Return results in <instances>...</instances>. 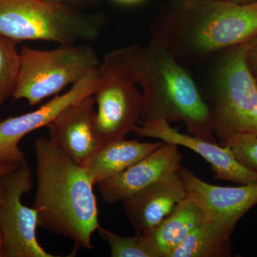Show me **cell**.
<instances>
[{
	"mask_svg": "<svg viewBox=\"0 0 257 257\" xmlns=\"http://www.w3.org/2000/svg\"><path fill=\"white\" fill-rule=\"evenodd\" d=\"M35 149L37 184L33 208L38 226L72 240L77 247L92 249V235L100 225L90 176L49 139H37Z\"/></svg>",
	"mask_w": 257,
	"mask_h": 257,
	"instance_id": "6da1fadb",
	"label": "cell"
},
{
	"mask_svg": "<svg viewBox=\"0 0 257 257\" xmlns=\"http://www.w3.org/2000/svg\"><path fill=\"white\" fill-rule=\"evenodd\" d=\"M125 63L143 88L141 121H182L193 136L217 143L210 108L179 59L154 37L147 46L121 48Z\"/></svg>",
	"mask_w": 257,
	"mask_h": 257,
	"instance_id": "7a4b0ae2",
	"label": "cell"
},
{
	"mask_svg": "<svg viewBox=\"0 0 257 257\" xmlns=\"http://www.w3.org/2000/svg\"><path fill=\"white\" fill-rule=\"evenodd\" d=\"M176 1L175 10L155 38L177 59H201L246 43L257 36V3Z\"/></svg>",
	"mask_w": 257,
	"mask_h": 257,
	"instance_id": "3957f363",
	"label": "cell"
},
{
	"mask_svg": "<svg viewBox=\"0 0 257 257\" xmlns=\"http://www.w3.org/2000/svg\"><path fill=\"white\" fill-rule=\"evenodd\" d=\"M102 23L70 5L47 0H0V35L13 41L59 45L95 40Z\"/></svg>",
	"mask_w": 257,
	"mask_h": 257,
	"instance_id": "277c9868",
	"label": "cell"
},
{
	"mask_svg": "<svg viewBox=\"0 0 257 257\" xmlns=\"http://www.w3.org/2000/svg\"><path fill=\"white\" fill-rule=\"evenodd\" d=\"M20 55L13 97L25 99L31 106L73 85L100 64L95 50L84 43L60 45L50 50L25 46Z\"/></svg>",
	"mask_w": 257,
	"mask_h": 257,
	"instance_id": "5b68a950",
	"label": "cell"
},
{
	"mask_svg": "<svg viewBox=\"0 0 257 257\" xmlns=\"http://www.w3.org/2000/svg\"><path fill=\"white\" fill-rule=\"evenodd\" d=\"M246 47L247 42L224 50L216 69L209 108L220 143L238 134L257 137V81L246 65Z\"/></svg>",
	"mask_w": 257,
	"mask_h": 257,
	"instance_id": "8992f818",
	"label": "cell"
},
{
	"mask_svg": "<svg viewBox=\"0 0 257 257\" xmlns=\"http://www.w3.org/2000/svg\"><path fill=\"white\" fill-rule=\"evenodd\" d=\"M125 63L122 50L106 54L98 67L96 127L103 146L126 138L141 121L143 94Z\"/></svg>",
	"mask_w": 257,
	"mask_h": 257,
	"instance_id": "52a82bcc",
	"label": "cell"
},
{
	"mask_svg": "<svg viewBox=\"0 0 257 257\" xmlns=\"http://www.w3.org/2000/svg\"><path fill=\"white\" fill-rule=\"evenodd\" d=\"M0 207V257H55L37 239L38 214L24 205L22 198L32 188V170L28 162L3 176Z\"/></svg>",
	"mask_w": 257,
	"mask_h": 257,
	"instance_id": "ba28073f",
	"label": "cell"
},
{
	"mask_svg": "<svg viewBox=\"0 0 257 257\" xmlns=\"http://www.w3.org/2000/svg\"><path fill=\"white\" fill-rule=\"evenodd\" d=\"M97 85L96 69L72 85L67 92L55 96L38 109L0 121V163L21 165L27 162L19 147L20 142L32 132L47 126L67 106L94 95Z\"/></svg>",
	"mask_w": 257,
	"mask_h": 257,
	"instance_id": "9c48e42d",
	"label": "cell"
},
{
	"mask_svg": "<svg viewBox=\"0 0 257 257\" xmlns=\"http://www.w3.org/2000/svg\"><path fill=\"white\" fill-rule=\"evenodd\" d=\"M180 175L187 197L202 210L205 219L231 236L240 219L257 204V184L221 187L204 182L182 167Z\"/></svg>",
	"mask_w": 257,
	"mask_h": 257,
	"instance_id": "30bf717a",
	"label": "cell"
},
{
	"mask_svg": "<svg viewBox=\"0 0 257 257\" xmlns=\"http://www.w3.org/2000/svg\"><path fill=\"white\" fill-rule=\"evenodd\" d=\"M135 133L143 138L157 139L190 149L211 165L214 178L218 180L239 184H257V172L241 165L228 147L179 133L166 120L141 121Z\"/></svg>",
	"mask_w": 257,
	"mask_h": 257,
	"instance_id": "8fae6325",
	"label": "cell"
},
{
	"mask_svg": "<svg viewBox=\"0 0 257 257\" xmlns=\"http://www.w3.org/2000/svg\"><path fill=\"white\" fill-rule=\"evenodd\" d=\"M47 127L49 140L79 165H84L103 147L96 127L94 95L67 106Z\"/></svg>",
	"mask_w": 257,
	"mask_h": 257,
	"instance_id": "7c38bea8",
	"label": "cell"
},
{
	"mask_svg": "<svg viewBox=\"0 0 257 257\" xmlns=\"http://www.w3.org/2000/svg\"><path fill=\"white\" fill-rule=\"evenodd\" d=\"M182 160L177 145L163 143L119 175L98 184L99 194L107 204L123 202L165 176L181 170Z\"/></svg>",
	"mask_w": 257,
	"mask_h": 257,
	"instance_id": "4fadbf2b",
	"label": "cell"
},
{
	"mask_svg": "<svg viewBox=\"0 0 257 257\" xmlns=\"http://www.w3.org/2000/svg\"><path fill=\"white\" fill-rule=\"evenodd\" d=\"M187 197L179 170L165 176L123 202L130 222L138 233H144L163 220Z\"/></svg>",
	"mask_w": 257,
	"mask_h": 257,
	"instance_id": "5bb4252c",
	"label": "cell"
},
{
	"mask_svg": "<svg viewBox=\"0 0 257 257\" xmlns=\"http://www.w3.org/2000/svg\"><path fill=\"white\" fill-rule=\"evenodd\" d=\"M205 219L197 204L187 197L163 220L142 234L155 257H170L193 230Z\"/></svg>",
	"mask_w": 257,
	"mask_h": 257,
	"instance_id": "9a60e30c",
	"label": "cell"
},
{
	"mask_svg": "<svg viewBox=\"0 0 257 257\" xmlns=\"http://www.w3.org/2000/svg\"><path fill=\"white\" fill-rule=\"evenodd\" d=\"M162 144L123 139L101 147L82 166L95 185L119 175Z\"/></svg>",
	"mask_w": 257,
	"mask_h": 257,
	"instance_id": "2e32d148",
	"label": "cell"
},
{
	"mask_svg": "<svg viewBox=\"0 0 257 257\" xmlns=\"http://www.w3.org/2000/svg\"><path fill=\"white\" fill-rule=\"evenodd\" d=\"M231 236L205 219L198 225L170 257H229Z\"/></svg>",
	"mask_w": 257,
	"mask_h": 257,
	"instance_id": "e0dca14e",
	"label": "cell"
},
{
	"mask_svg": "<svg viewBox=\"0 0 257 257\" xmlns=\"http://www.w3.org/2000/svg\"><path fill=\"white\" fill-rule=\"evenodd\" d=\"M18 42L0 35V106L13 96L20 68Z\"/></svg>",
	"mask_w": 257,
	"mask_h": 257,
	"instance_id": "ac0fdd59",
	"label": "cell"
},
{
	"mask_svg": "<svg viewBox=\"0 0 257 257\" xmlns=\"http://www.w3.org/2000/svg\"><path fill=\"white\" fill-rule=\"evenodd\" d=\"M101 239L108 243L111 257H155L142 233L124 236L99 226Z\"/></svg>",
	"mask_w": 257,
	"mask_h": 257,
	"instance_id": "d6986e66",
	"label": "cell"
},
{
	"mask_svg": "<svg viewBox=\"0 0 257 257\" xmlns=\"http://www.w3.org/2000/svg\"><path fill=\"white\" fill-rule=\"evenodd\" d=\"M231 150L243 167L257 172V137L248 133L238 134L220 143Z\"/></svg>",
	"mask_w": 257,
	"mask_h": 257,
	"instance_id": "ffe728a7",
	"label": "cell"
},
{
	"mask_svg": "<svg viewBox=\"0 0 257 257\" xmlns=\"http://www.w3.org/2000/svg\"><path fill=\"white\" fill-rule=\"evenodd\" d=\"M246 62L250 72L257 81V36L247 42Z\"/></svg>",
	"mask_w": 257,
	"mask_h": 257,
	"instance_id": "44dd1931",
	"label": "cell"
},
{
	"mask_svg": "<svg viewBox=\"0 0 257 257\" xmlns=\"http://www.w3.org/2000/svg\"><path fill=\"white\" fill-rule=\"evenodd\" d=\"M20 165H8V164L0 163V177L7 175L12 171L15 170Z\"/></svg>",
	"mask_w": 257,
	"mask_h": 257,
	"instance_id": "7402d4cb",
	"label": "cell"
},
{
	"mask_svg": "<svg viewBox=\"0 0 257 257\" xmlns=\"http://www.w3.org/2000/svg\"><path fill=\"white\" fill-rule=\"evenodd\" d=\"M224 3H233L236 5H248L257 3V0H219Z\"/></svg>",
	"mask_w": 257,
	"mask_h": 257,
	"instance_id": "603a6c76",
	"label": "cell"
},
{
	"mask_svg": "<svg viewBox=\"0 0 257 257\" xmlns=\"http://www.w3.org/2000/svg\"><path fill=\"white\" fill-rule=\"evenodd\" d=\"M0 177V207H1L2 197H3V178ZM1 247H2V239H1V232H0V253H1Z\"/></svg>",
	"mask_w": 257,
	"mask_h": 257,
	"instance_id": "cb8c5ba5",
	"label": "cell"
},
{
	"mask_svg": "<svg viewBox=\"0 0 257 257\" xmlns=\"http://www.w3.org/2000/svg\"><path fill=\"white\" fill-rule=\"evenodd\" d=\"M47 1L52 2V3H62V4L70 5V3L80 1V0H47Z\"/></svg>",
	"mask_w": 257,
	"mask_h": 257,
	"instance_id": "d4e9b609",
	"label": "cell"
},
{
	"mask_svg": "<svg viewBox=\"0 0 257 257\" xmlns=\"http://www.w3.org/2000/svg\"><path fill=\"white\" fill-rule=\"evenodd\" d=\"M118 1L122 2V3H135V2L140 1V0H118Z\"/></svg>",
	"mask_w": 257,
	"mask_h": 257,
	"instance_id": "484cf974",
	"label": "cell"
}]
</instances>
